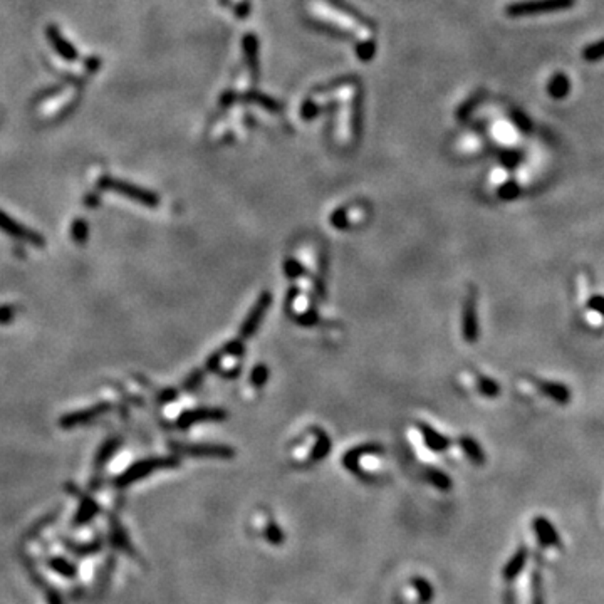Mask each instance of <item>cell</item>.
<instances>
[{
  "instance_id": "obj_3",
  "label": "cell",
  "mask_w": 604,
  "mask_h": 604,
  "mask_svg": "<svg viewBox=\"0 0 604 604\" xmlns=\"http://www.w3.org/2000/svg\"><path fill=\"white\" fill-rule=\"evenodd\" d=\"M574 5V0H529V2H517L507 7V14L510 17H529L537 14L564 10Z\"/></svg>"
},
{
  "instance_id": "obj_6",
  "label": "cell",
  "mask_w": 604,
  "mask_h": 604,
  "mask_svg": "<svg viewBox=\"0 0 604 604\" xmlns=\"http://www.w3.org/2000/svg\"><path fill=\"white\" fill-rule=\"evenodd\" d=\"M270 302H272V294L270 292H262V294H260V297H259V299H257L255 304H253V307L251 309V312H249L247 318H245L244 324H242V327H240V339H242V341H244V339L252 338V336L255 334V331L259 329L260 323H262L264 316H266V312H267L268 305H270Z\"/></svg>"
},
{
  "instance_id": "obj_10",
  "label": "cell",
  "mask_w": 604,
  "mask_h": 604,
  "mask_svg": "<svg viewBox=\"0 0 604 604\" xmlns=\"http://www.w3.org/2000/svg\"><path fill=\"white\" fill-rule=\"evenodd\" d=\"M532 529H534L537 539H539V542L542 544V546L546 547L561 546V537H559L554 525L551 524L546 517H536V519L532 520Z\"/></svg>"
},
{
  "instance_id": "obj_18",
  "label": "cell",
  "mask_w": 604,
  "mask_h": 604,
  "mask_svg": "<svg viewBox=\"0 0 604 604\" xmlns=\"http://www.w3.org/2000/svg\"><path fill=\"white\" fill-rule=\"evenodd\" d=\"M427 477L436 488H440V490H450V488H452V479H450L446 473H443L442 470L428 468Z\"/></svg>"
},
{
  "instance_id": "obj_26",
  "label": "cell",
  "mask_w": 604,
  "mask_h": 604,
  "mask_svg": "<svg viewBox=\"0 0 604 604\" xmlns=\"http://www.w3.org/2000/svg\"><path fill=\"white\" fill-rule=\"evenodd\" d=\"M267 379H268V368L266 366V364H257V366L253 368L252 373H251L252 385L260 388V386L266 385Z\"/></svg>"
},
{
  "instance_id": "obj_9",
  "label": "cell",
  "mask_w": 604,
  "mask_h": 604,
  "mask_svg": "<svg viewBox=\"0 0 604 604\" xmlns=\"http://www.w3.org/2000/svg\"><path fill=\"white\" fill-rule=\"evenodd\" d=\"M462 331H464V339L467 342H475L479 338V319H477V299L475 294H468L467 302H465L464 307V324H462Z\"/></svg>"
},
{
  "instance_id": "obj_15",
  "label": "cell",
  "mask_w": 604,
  "mask_h": 604,
  "mask_svg": "<svg viewBox=\"0 0 604 604\" xmlns=\"http://www.w3.org/2000/svg\"><path fill=\"white\" fill-rule=\"evenodd\" d=\"M47 36H49V40H51L52 46L55 47V51H58L62 58L69 59V61H74V59L77 58L76 49H74V47L71 46L67 40H64V37L58 32V29L52 27L51 25V27L47 29Z\"/></svg>"
},
{
  "instance_id": "obj_28",
  "label": "cell",
  "mask_w": 604,
  "mask_h": 604,
  "mask_svg": "<svg viewBox=\"0 0 604 604\" xmlns=\"http://www.w3.org/2000/svg\"><path fill=\"white\" fill-rule=\"evenodd\" d=\"M225 356H227V349H225V346H223V348L220 349V351L214 353L210 357H208L207 364H205V369H207V371H215V369H217L220 364H222L223 357H225Z\"/></svg>"
},
{
  "instance_id": "obj_24",
  "label": "cell",
  "mask_w": 604,
  "mask_h": 604,
  "mask_svg": "<svg viewBox=\"0 0 604 604\" xmlns=\"http://www.w3.org/2000/svg\"><path fill=\"white\" fill-rule=\"evenodd\" d=\"M583 58L588 62H596L604 59V39L599 40V42L589 44L586 49L583 51Z\"/></svg>"
},
{
  "instance_id": "obj_32",
  "label": "cell",
  "mask_w": 604,
  "mask_h": 604,
  "mask_svg": "<svg viewBox=\"0 0 604 604\" xmlns=\"http://www.w3.org/2000/svg\"><path fill=\"white\" fill-rule=\"evenodd\" d=\"M201 379H203V373H201V371H193L192 375L188 376V379H186V381H185V390L186 391L195 390V388L201 383Z\"/></svg>"
},
{
  "instance_id": "obj_2",
  "label": "cell",
  "mask_w": 604,
  "mask_h": 604,
  "mask_svg": "<svg viewBox=\"0 0 604 604\" xmlns=\"http://www.w3.org/2000/svg\"><path fill=\"white\" fill-rule=\"evenodd\" d=\"M101 188L104 190H111V192H116L119 195L126 197V199L136 201V203L144 205V207H150L155 208L158 207L160 200L155 193L148 192V190L141 188V186L131 185L128 181H121V180H113V178H103L99 181Z\"/></svg>"
},
{
  "instance_id": "obj_29",
  "label": "cell",
  "mask_w": 604,
  "mask_h": 604,
  "mask_svg": "<svg viewBox=\"0 0 604 604\" xmlns=\"http://www.w3.org/2000/svg\"><path fill=\"white\" fill-rule=\"evenodd\" d=\"M225 349L227 356H240V354H244V341L242 339H235V341L227 342Z\"/></svg>"
},
{
  "instance_id": "obj_21",
  "label": "cell",
  "mask_w": 604,
  "mask_h": 604,
  "mask_svg": "<svg viewBox=\"0 0 604 604\" xmlns=\"http://www.w3.org/2000/svg\"><path fill=\"white\" fill-rule=\"evenodd\" d=\"M531 601L532 604H544L542 576H540L539 570H534L531 577Z\"/></svg>"
},
{
  "instance_id": "obj_1",
  "label": "cell",
  "mask_w": 604,
  "mask_h": 604,
  "mask_svg": "<svg viewBox=\"0 0 604 604\" xmlns=\"http://www.w3.org/2000/svg\"><path fill=\"white\" fill-rule=\"evenodd\" d=\"M180 465V458L171 455V457H151V458H144V460L136 462V464L131 465L125 473L116 479V487L119 488H125L129 487L131 483L138 482V480L144 479V477L151 475L155 473L156 470H166V468H175Z\"/></svg>"
},
{
  "instance_id": "obj_34",
  "label": "cell",
  "mask_w": 604,
  "mask_h": 604,
  "mask_svg": "<svg viewBox=\"0 0 604 604\" xmlns=\"http://www.w3.org/2000/svg\"><path fill=\"white\" fill-rule=\"evenodd\" d=\"M14 316H16V312H14V309L10 305L0 307V324H9L14 319Z\"/></svg>"
},
{
  "instance_id": "obj_16",
  "label": "cell",
  "mask_w": 604,
  "mask_h": 604,
  "mask_svg": "<svg viewBox=\"0 0 604 604\" xmlns=\"http://www.w3.org/2000/svg\"><path fill=\"white\" fill-rule=\"evenodd\" d=\"M460 446H462V450L467 453V457L473 462V464L482 465L483 462H486V453H483V450L480 449L479 443H477L473 438H470V436H462Z\"/></svg>"
},
{
  "instance_id": "obj_14",
  "label": "cell",
  "mask_w": 604,
  "mask_h": 604,
  "mask_svg": "<svg viewBox=\"0 0 604 604\" xmlns=\"http://www.w3.org/2000/svg\"><path fill=\"white\" fill-rule=\"evenodd\" d=\"M539 386L540 391H542L546 397L553 398L554 401L561 403V405H566V403H569L570 400V391L566 385H561V383H554V381H540Z\"/></svg>"
},
{
  "instance_id": "obj_39",
  "label": "cell",
  "mask_w": 604,
  "mask_h": 604,
  "mask_svg": "<svg viewBox=\"0 0 604 604\" xmlns=\"http://www.w3.org/2000/svg\"><path fill=\"white\" fill-rule=\"evenodd\" d=\"M51 604H61V601H59V598L58 596H51Z\"/></svg>"
},
{
  "instance_id": "obj_23",
  "label": "cell",
  "mask_w": 604,
  "mask_h": 604,
  "mask_svg": "<svg viewBox=\"0 0 604 604\" xmlns=\"http://www.w3.org/2000/svg\"><path fill=\"white\" fill-rule=\"evenodd\" d=\"M479 391L487 398H495L501 394V386L494 381V379L486 378V376H480L479 378Z\"/></svg>"
},
{
  "instance_id": "obj_36",
  "label": "cell",
  "mask_w": 604,
  "mask_h": 604,
  "mask_svg": "<svg viewBox=\"0 0 604 604\" xmlns=\"http://www.w3.org/2000/svg\"><path fill=\"white\" fill-rule=\"evenodd\" d=\"M52 568H54L55 570H59V572H62V574H73L74 572V569L73 568H69V566L66 564L64 561H54L52 562Z\"/></svg>"
},
{
  "instance_id": "obj_5",
  "label": "cell",
  "mask_w": 604,
  "mask_h": 604,
  "mask_svg": "<svg viewBox=\"0 0 604 604\" xmlns=\"http://www.w3.org/2000/svg\"><path fill=\"white\" fill-rule=\"evenodd\" d=\"M0 230H2L3 234L10 235V237L25 242V244L34 245V247H44V245H46L42 235L36 234L34 230L29 229V227L16 222V220L10 218L9 215L2 210H0Z\"/></svg>"
},
{
  "instance_id": "obj_38",
  "label": "cell",
  "mask_w": 604,
  "mask_h": 604,
  "mask_svg": "<svg viewBox=\"0 0 604 604\" xmlns=\"http://www.w3.org/2000/svg\"><path fill=\"white\" fill-rule=\"evenodd\" d=\"M177 391L175 390H166L165 393H162L160 394V401L162 403H168L170 400H175V398H177Z\"/></svg>"
},
{
  "instance_id": "obj_22",
  "label": "cell",
  "mask_w": 604,
  "mask_h": 604,
  "mask_svg": "<svg viewBox=\"0 0 604 604\" xmlns=\"http://www.w3.org/2000/svg\"><path fill=\"white\" fill-rule=\"evenodd\" d=\"M264 536H266V539L272 544V546H281V544H284V539H286L284 532H282V529L279 527V525L275 524L274 520H268L267 522L266 531H264Z\"/></svg>"
},
{
  "instance_id": "obj_4",
  "label": "cell",
  "mask_w": 604,
  "mask_h": 604,
  "mask_svg": "<svg viewBox=\"0 0 604 604\" xmlns=\"http://www.w3.org/2000/svg\"><path fill=\"white\" fill-rule=\"evenodd\" d=\"M171 449L180 455H188L193 458H222V460H229L234 458L235 450L229 445H212V443H195V445H190V443H173Z\"/></svg>"
},
{
  "instance_id": "obj_11",
  "label": "cell",
  "mask_w": 604,
  "mask_h": 604,
  "mask_svg": "<svg viewBox=\"0 0 604 604\" xmlns=\"http://www.w3.org/2000/svg\"><path fill=\"white\" fill-rule=\"evenodd\" d=\"M381 452V446L375 445V443H366V445H360L356 449L349 450L348 453L342 457V465L353 473H360V460L366 455H373Z\"/></svg>"
},
{
  "instance_id": "obj_13",
  "label": "cell",
  "mask_w": 604,
  "mask_h": 604,
  "mask_svg": "<svg viewBox=\"0 0 604 604\" xmlns=\"http://www.w3.org/2000/svg\"><path fill=\"white\" fill-rule=\"evenodd\" d=\"M418 428H420L421 435H423V440H425V443H427L428 449L433 450V452H443V450L449 449V445H450L449 438H446V436H443L442 433H438L436 430H433L430 425L420 423Z\"/></svg>"
},
{
  "instance_id": "obj_19",
  "label": "cell",
  "mask_w": 604,
  "mask_h": 604,
  "mask_svg": "<svg viewBox=\"0 0 604 604\" xmlns=\"http://www.w3.org/2000/svg\"><path fill=\"white\" fill-rule=\"evenodd\" d=\"M412 586L416 589V594H418L421 603H428L433 599V586L423 577H413Z\"/></svg>"
},
{
  "instance_id": "obj_20",
  "label": "cell",
  "mask_w": 604,
  "mask_h": 604,
  "mask_svg": "<svg viewBox=\"0 0 604 604\" xmlns=\"http://www.w3.org/2000/svg\"><path fill=\"white\" fill-rule=\"evenodd\" d=\"M549 92H551V96H554V98H557V99L564 98V96L569 92L568 77H566L564 74H557V76H554V79L551 81V84H549Z\"/></svg>"
},
{
  "instance_id": "obj_30",
  "label": "cell",
  "mask_w": 604,
  "mask_h": 604,
  "mask_svg": "<svg viewBox=\"0 0 604 604\" xmlns=\"http://www.w3.org/2000/svg\"><path fill=\"white\" fill-rule=\"evenodd\" d=\"M114 449H116V442H108L106 445L103 446V450H101L99 457H98V465H99V467L103 464H106L108 460H110V457H111V455H113Z\"/></svg>"
},
{
  "instance_id": "obj_7",
  "label": "cell",
  "mask_w": 604,
  "mask_h": 604,
  "mask_svg": "<svg viewBox=\"0 0 604 604\" xmlns=\"http://www.w3.org/2000/svg\"><path fill=\"white\" fill-rule=\"evenodd\" d=\"M111 405L108 403H99V405L91 406V408H86V410H79V412H73L69 415H64L61 420H59V425L62 428H74V427H79V425H86L89 421L99 418L101 415H104L106 412H110Z\"/></svg>"
},
{
  "instance_id": "obj_33",
  "label": "cell",
  "mask_w": 604,
  "mask_h": 604,
  "mask_svg": "<svg viewBox=\"0 0 604 604\" xmlns=\"http://www.w3.org/2000/svg\"><path fill=\"white\" fill-rule=\"evenodd\" d=\"M588 307L592 309L594 312H598V314L604 316V296H592L591 299L588 301Z\"/></svg>"
},
{
  "instance_id": "obj_31",
  "label": "cell",
  "mask_w": 604,
  "mask_h": 604,
  "mask_svg": "<svg viewBox=\"0 0 604 604\" xmlns=\"http://www.w3.org/2000/svg\"><path fill=\"white\" fill-rule=\"evenodd\" d=\"M499 195H501V199H503V200L516 199V197L519 195V186H517L516 184L505 185L503 188H501V193H499Z\"/></svg>"
},
{
  "instance_id": "obj_35",
  "label": "cell",
  "mask_w": 604,
  "mask_h": 604,
  "mask_svg": "<svg viewBox=\"0 0 604 604\" xmlns=\"http://www.w3.org/2000/svg\"><path fill=\"white\" fill-rule=\"evenodd\" d=\"M331 222H333V225L336 227V229H339V230L348 229V220H346V215L342 214V212L334 214L333 218H331Z\"/></svg>"
},
{
  "instance_id": "obj_17",
  "label": "cell",
  "mask_w": 604,
  "mask_h": 604,
  "mask_svg": "<svg viewBox=\"0 0 604 604\" xmlns=\"http://www.w3.org/2000/svg\"><path fill=\"white\" fill-rule=\"evenodd\" d=\"M331 450V438L323 430H316V445L311 452V462H319L326 458Z\"/></svg>"
},
{
  "instance_id": "obj_25",
  "label": "cell",
  "mask_w": 604,
  "mask_h": 604,
  "mask_svg": "<svg viewBox=\"0 0 604 604\" xmlns=\"http://www.w3.org/2000/svg\"><path fill=\"white\" fill-rule=\"evenodd\" d=\"M71 235H73V240L76 242L77 245H84L86 240H88V223H86L84 220H76V222L73 223Z\"/></svg>"
},
{
  "instance_id": "obj_8",
  "label": "cell",
  "mask_w": 604,
  "mask_h": 604,
  "mask_svg": "<svg viewBox=\"0 0 604 604\" xmlns=\"http://www.w3.org/2000/svg\"><path fill=\"white\" fill-rule=\"evenodd\" d=\"M227 418V413L223 410L218 408H199L192 410V412H185L177 421L178 428H188L195 423H201V421H222Z\"/></svg>"
},
{
  "instance_id": "obj_37",
  "label": "cell",
  "mask_w": 604,
  "mask_h": 604,
  "mask_svg": "<svg viewBox=\"0 0 604 604\" xmlns=\"http://www.w3.org/2000/svg\"><path fill=\"white\" fill-rule=\"evenodd\" d=\"M503 604H516V592L512 588H507L503 592Z\"/></svg>"
},
{
  "instance_id": "obj_27",
  "label": "cell",
  "mask_w": 604,
  "mask_h": 604,
  "mask_svg": "<svg viewBox=\"0 0 604 604\" xmlns=\"http://www.w3.org/2000/svg\"><path fill=\"white\" fill-rule=\"evenodd\" d=\"M284 272L289 279H297L304 274V267L296 259H287L284 262Z\"/></svg>"
},
{
  "instance_id": "obj_12",
  "label": "cell",
  "mask_w": 604,
  "mask_h": 604,
  "mask_svg": "<svg viewBox=\"0 0 604 604\" xmlns=\"http://www.w3.org/2000/svg\"><path fill=\"white\" fill-rule=\"evenodd\" d=\"M529 559V549L525 546H520L517 549V553L510 557V561L507 562L505 568H503V579L505 581H514L517 576L524 570L525 564H527Z\"/></svg>"
}]
</instances>
